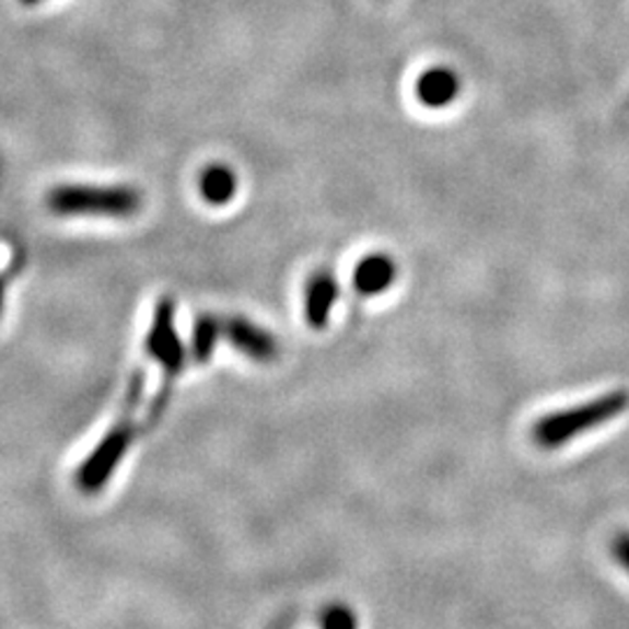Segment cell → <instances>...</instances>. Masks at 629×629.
<instances>
[{
  "mask_svg": "<svg viewBox=\"0 0 629 629\" xmlns=\"http://www.w3.org/2000/svg\"><path fill=\"white\" fill-rule=\"evenodd\" d=\"M175 311H177L175 299L171 296L159 299V303L154 305L152 325L145 340L148 354L154 362H159L164 375L173 377H177L185 366V346L175 329Z\"/></svg>",
  "mask_w": 629,
  "mask_h": 629,
  "instance_id": "277c9868",
  "label": "cell"
},
{
  "mask_svg": "<svg viewBox=\"0 0 629 629\" xmlns=\"http://www.w3.org/2000/svg\"><path fill=\"white\" fill-rule=\"evenodd\" d=\"M142 392H145V371L138 369L131 377L129 389H126L117 420L105 431L103 441L94 447L92 455L84 459V464L75 474V482L82 492L92 494L105 488V482L113 478V471L117 469L124 453L129 451V445L136 436V424H138L136 418L142 404Z\"/></svg>",
  "mask_w": 629,
  "mask_h": 629,
  "instance_id": "7a4b0ae2",
  "label": "cell"
},
{
  "mask_svg": "<svg viewBox=\"0 0 629 629\" xmlns=\"http://www.w3.org/2000/svg\"><path fill=\"white\" fill-rule=\"evenodd\" d=\"M222 338V322L212 315H201L191 331V354L199 364L208 362Z\"/></svg>",
  "mask_w": 629,
  "mask_h": 629,
  "instance_id": "30bf717a",
  "label": "cell"
},
{
  "mask_svg": "<svg viewBox=\"0 0 629 629\" xmlns=\"http://www.w3.org/2000/svg\"><path fill=\"white\" fill-rule=\"evenodd\" d=\"M47 208L63 218L129 220L142 208V194L129 185H59L49 189Z\"/></svg>",
  "mask_w": 629,
  "mask_h": 629,
  "instance_id": "3957f363",
  "label": "cell"
},
{
  "mask_svg": "<svg viewBox=\"0 0 629 629\" xmlns=\"http://www.w3.org/2000/svg\"><path fill=\"white\" fill-rule=\"evenodd\" d=\"M610 555H614V560L629 573V529L618 532L614 536V541H610Z\"/></svg>",
  "mask_w": 629,
  "mask_h": 629,
  "instance_id": "7c38bea8",
  "label": "cell"
},
{
  "mask_svg": "<svg viewBox=\"0 0 629 629\" xmlns=\"http://www.w3.org/2000/svg\"><path fill=\"white\" fill-rule=\"evenodd\" d=\"M3 303H5V282L0 278V315H3Z\"/></svg>",
  "mask_w": 629,
  "mask_h": 629,
  "instance_id": "4fadbf2b",
  "label": "cell"
},
{
  "mask_svg": "<svg viewBox=\"0 0 629 629\" xmlns=\"http://www.w3.org/2000/svg\"><path fill=\"white\" fill-rule=\"evenodd\" d=\"M22 5H38V3H43V0H20Z\"/></svg>",
  "mask_w": 629,
  "mask_h": 629,
  "instance_id": "5bb4252c",
  "label": "cell"
},
{
  "mask_svg": "<svg viewBox=\"0 0 629 629\" xmlns=\"http://www.w3.org/2000/svg\"><path fill=\"white\" fill-rule=\"evenodd\" d=\"M418 101L424 107H445L451 105L457 94H459V78L453 73L451 68H429L420 75L416 84Z\"/></svg>",
  "mask_w": 629,
  "mask_h": 629,
  "instance_id": "ba28073f",
  "label": "cell"
},
{
  "mask_svg": "<svg viewBox=\"0 0 629 629\" xmlns=\"http://www.w3.org/2000/svg\"><path fill=\"white\" fill-rule=\"evenodd\" d=\"M338 301V282L329 271H317L305 282V319L313 329H325Z\"/></svg>",
  "mask_w": 629,
  "mask_h": 629,
  "instance_id": "8992f818",
  "label": "cell"
},
{
  "mask_svg": "<svg viewBox=\"0 0 629 629\" xmlns=\"http://www.w3.org/2000/svg\"><path fill=\"white\" fill-rule=\"evenodd\" d=\"M222 336L229 343L255 362H271L278 357L276 336L247 317H229L222 322Z\"/></svg>",
  "mask_w": 629,
  "mask_h": 629,
  "instance_id": "5b68a950",
  "label": "cell"
},
{
  "mask_svg": "<svg viewBox=\"0 0 629 629\" xmlns=\"http://www.w3.org/2000/svg\"><path fill=\"white\" fill-rule=\"evenodd\" d=\"M397 280V264L387 255H369L354 266L352 284L362 296L385 294L392 282Z\"/></svg>",
  "mask_w": 629,
  "mask_h": 629,
  "instance_id": "52a82bcc",
  "label": "cell"
},
{
  "mask_svg": "<svg viewBox=\"0 0 629 629\" xmlns=\"http://www.w3.org/2000/svg\"><path fill=\"white\" fill-rule=\"evenodd\" d=\"M627 408H629V392L610 389L590 401L541 416L532 427V439L538 447H544V451H557V447L569 445L579 436L590 434V431H595L625 416Z\"/></svg>",
  "mask_w": 629,
  "mask_h": 629,
  "instance_id": "6da1fadb",
  "label": "cell"
},
{
  "mask_svg": "<svg viewBox=\"0 0 629 629\" xmlns=\"http://www.w3.org/2000/svg\"><path fill=\"white\" fill-rule=\"evenodd\" d=\"M199 191L203 201L210 206H226L233 201L238 191V177L236 171L224 164H212L203 168L199 177Z\"/></svg>",
  "mask_w": 629,
  "mask_h": 629,
  "instance_id": "9c48e42d",
  "label": "cell"
},
{
  "mask_svg": "<svg viewBox=\"0 0 629 629\" xmlns=\"http://www.w3.org/2000/svg\"><path fill=\"white\" fill-rule=\"evenodd\" d=\"M322 629H357V618L352 614V608L336 604L325 610V618H322Z\"/></svg>",
  "mask_w": 629,
  "mask_h": 629,
  "instance_id": "8fae6325",
  "label": "cell"
}]
</instances>
